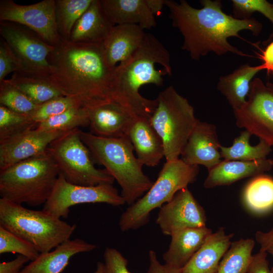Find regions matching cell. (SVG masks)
Instances as JSON below:
<instances>
[{
    "label": "cell",
    "instance_id": "cell-10",
    "mask_svg": "<svg viewBox=\"0 0 273 273\" xmlns=\"http://www.w3.org/2000/svg\"><path fill=\"white\" fill-rule=\"evenodd\" d=\"M0 34L20 61L24 75L47 77L52 73L48 61L54 47L19 24L2 21Z\"/></svg>",
    "mask_w": 273,
    "mask_h": 273
},
{
    "label": "cell",
    "instance_id": "cell-12",
    "mask_svg": "<svg viewBox=\"0 0 273 273\" xmlns=\"http://www.w3.org/2000/svg\"><path fill=\"white\" fill-rule=\"evenodd\" d=\"M236 125L273 148V84L255 78L245 104L233 110Z\"/></svg>",
    "mask_w": 273,
    "mask_h": 273
},
{
    "label": "cell",
    "instance_id": "cell-21",
    "mask_svg": "<svg viewBox=\"0 0 273 273\" xmlns=\"http://www.w3.org/2000/svg\"><path fill=\"white\" fill-rule=\"evenodd\" d=\"M97 245L82 239H68L54 250L40 253L38 257L24 267L20 273H61L70 258L78 253L87 252Z\"/></svg>",
    "mask_w": 273,
    "mask_h": 273
},
{
    "label": "cell",
    "instance_id": "cell-45",
    "mask_svg": "<svg viewBox=\"0 0 273 273\" xmlns=\"http://www.w3.org/2000/svg\"><path fill=\"white\" fill-rule=\"evenodd\" d=\"M147 4L155 16L160 14V12L165 5V0H146Z\"/></svg>",
    "mask_w": 273,
    "mask_h": 273
},
{
    "label": "cell",
    "instance_id": "cell-3",
    "mask_svg": "<svg viewBox=\"0 0 273 273\" xmlns=\"http://www.w3.org/2000/svg\"><path fill=\"white\" fill-rule=\"evenodd\" d=\"M165 75H172L169 53L153 34L146 33L134 53L115 67L112 99L134 115L150 119L156 108L157 100L143 97L139 89L147 84L162 85Z\"/></svg>",
    "mask_w": 273,
    "mask_h": 273
},
{
    "label": "cell",
    "instance_id": "cell-8",
    "mask_svg": "<svg viewBox=\"0 0 273 273\" xmlns=\"http://www.w3.org/2000/svg\"><path fill=\"white\" fill-rule=\"evenodd\" d=\"M150 122L161 138L167 161L179 159L197 121L194 107L172 85L159 93Z\"/></svg>",
    "mask_w": 273,
    "mask_h": 273
},
{
    "label": "cell",
    "instance_id": "cell-7",
    "mask_svg": "<svg viewBox=\"0 0 273 273\" xmlns=\"http://www.w3.org/2000/svg\"><path fill=\"white\" fill-rule=\"evenodd\" d=\"M199 166L189 165L181 159L166 161L149 190L121 215L119 226L122 232L134 230L149 221L151 212L169 202L179 190L193 183Z\"/></svg>",
    "mask_w": 273,
    "mask_h": 273
},
{
    "label": "cell",
    "instance_id": "cell-25",
    "mask_svg": "<svg viewBox=\"0 0 273 273\" xmlns=\"http://www.w3.org/2000/svg\"><path fill=\"white\" fill-rule=\"evenodd\" d=\"M112 26L102 9L100 0H93L75 24L70 41L77 43H101Z\"/></svg>",
    "mask_w": 273,
    "mask_h": 273
},
{
    "label": "cell",
    "instance_id": "cell-9",
    "mask_svg": "<svg viewBox=\"0 0 273 273\" xmlns=\"http://www.w3.org/2000/svg\"><path fill=\"white\" fill-rule=\"evenodd\" d=\"M76 128L53 141L47 150L54 158L60 173L70 183L85 186L113 184L114 178L104 169L96 168L90 152Z\"/></svg>",
    "mask_w": 273,
    "mask_h": 273
},
{
    "label": "cell",
    "instance_id": "cell-24",
    "mask_svg": "<svg viewBox=\"0 0 273 273\" xmlns=\"http://www.w3.org/2000/svg\"><path fill=\"white\" fill-rule=\"evenodd\" d=\"M212 233L206 226L187 228L174 233L171 236L168 249L162 255L165 263L181 269Z\"/></svg>",
    "mask_w": 273,
    "mask_h": 273
},
{
    "label": "cell",
    "instance_id": "cell-29",
    "mask_svg": "<svg viewBox=\"0 0 273 273\" xmlns=\"http://www.w3.org/2000/svg\"><path fill=\"white\" fill-rule=\"evenodd\" d=\"M252 134L247 130L241 131L230 147L220 148L221 158L224 160L254 161L266 158L272 151L271 147L264 141L259 139V142L254 146L249 143Z\"/></svg>",
    "mask_w": 273,
    "mask_h": 273
},
{
    "label": "cell",
    "instance_id": "cell-42",
    "mask_svg": "<svg viewBox=\"0 0 273 273\" xmlns=\"http://www.w3.org/2000/svg\"><path fill=\"white\" fill-rule=\"evenodd\" d=\"M30 261L27 257L19 254L13 260L0 263V273H20L23 265Z\"/></svg>",
    "mask_w": 273,
    "mask_h": 273
},
{
    "label": "cell",
    "instance_id": "cell-2",
    "mask_svg": "<svg viewBox=\"0 0 273 273\" xmlns=\"http://www.w3.org/2000/svg\"><path fill=\"white\" fill-rule=\"evenodd\" d=\"M48 61L52 73L47 78L65 96L76 99L87 108L113 101L111 83L114 68L108 65L101 43L61 40Z\"/></svg>",
    "mask_w": 273,
    "mask_h": 273
},
{
    "label": "cell",
    "instance_id": "cell-34",
    "mask_svg": "<svg viewBox=\"0 0 273 273\" xmlns=\"http://www.w3.org/2000/svg\"><path fill=\"white\" fill-rule=\"evenodd\" d=\"M0 105L16 112L30 115L39 105L32 102L9 79L0 82Z\"/></svg>",
    "mask_w": 273,
    "mask_h": 273
},
{
    "label": "cell",
    "instance_id": "cell-20",
    "mask_svg": "<svg viewBox=\"0 0 273 273\" xmlns=\"http://www.w3.org/2000/svg\"><path fill=\"white\" fill-rule=\"evenodd\" d=\"M272 166L273 159L266 158L250 161L221 160L208 171L203 185L206 189L229 186L245 178L263 174Z\"/></svg>",
    "mask_w": 273,
    "mask_h": 273
},
{
    "label": "cell",
    "instance_id": "cell-13",
    "mask_svg": "<svg viewBox=\"0 0 273 273\" xmlns=\"http://www.w3.org/2000/svg\"><path fill=\"white\" fill-rule=\"evenodd\" d=\"M55 0L21 5L12 0L0 1V21L22 25L47 43L55 46L62 40L56 22Z\"/></svg>",
    "mask_w": 273,
    "mask_h": 273
},
{
    "label": "cell",
    "instance_id": "cell-46",
    "mask_svg": "<svg viewBox=\"0 0 273 273\" xmlns=\"http://www.w3.org/2000/svg\"><path fill=\"white\" fill-rule=\"evenodd\" d=\"M104 263L102 262H98L97 264V268L94 273H103V272Z\"/></svg>",
    "mask_w": 273,
    "mask_h": 273
},
{
    "label": "cell",
    "instance_id": "cell-18",
    "mask_svg": "<svg viewBox=\"0 0 273 273\" xmlns=\"http://www.w3.org/2000/svg\"><path fill=\"white\" fill-rule=\"evenodd\" d=\"M146 32L139 25L113 26L102 42L106 60L110 67L128 60L142 44Z\"/></svg>",
    "mask_w": 273,
    "mask_h": 273
},
{
    "label": "cell",
    "instance_id": "cell-22",
    "mask_svg": "<svg viewBox=\"0 0 273 273\" xmlns=\"http://www.w3.org/2000/svg\"><path fill=\"white\" fill-rule=\"evenodd\" d=\"M234 234H226L219 228L206 239L181 273H217L221 259L231 246Z\"/></svg>",
    "mask_w": 273,
    "mask_h": 273
},
{
    "label": "cell",
    "instance_id": "cell-14",
    "mask_svg": "<svg viewBox=\"0 0 273 273\" xmlns=\"http://www.w3.org/2000/svg\"><path fill=\"white\" fill-rule=\"evenodd\" d=\"M156 223L163 235L171 236L183 229L206 226V216L203 207L186 188L159 208Z\"/></svg>",
    "mask_w": 273,
    "mask_h": 273
},
{
    "label": "cell",
    "instance_id": "cell-44",
    "mask_svg": "<svg viewBox=\"0 0 273 273\" xmlns=\"http://www.w3.org/2000/svg\"><path fill=\"white\" fill-rule=\"evenodd\" d=\"M260 56L263 62L260 65L261 69L266 70L268 72H273V41L267 44Z\"/></svg>",
    "mask_w": 273,
    "mask_h": 273
},
{
    "label": "cell",
    "instance_id": "cell-43",
    "mask_svg": "<svg viewBox=\"0 0 273 273\" xmlns=\"http://www.w3.org/2000/svg\"><path fill=\"white\" fill-rule=\"evenodd\" d=\"M255 240L260 245V250L270 253L273 258V228L267 232L257 231L255 233ZM271 271L273 273V265Z\"/></svg>",
    "mask_w": 273,
    "mask_h": 273
},
{
    "label": "cell",
    "instance_id": "cell-27",
    "mask_svg": "<svg viewBox=\"0 0 273 273\" xmlns=\"http://www.w3.org/2000/svg\"><path fill=\"white\" fill-rule=\"evenodd\" d=\"M9 80L37 105L58 97L65 96L47 77H34L15 72Z\"/></svg>",
    "mask_w": 273,
    "mask_h": 273
},
{
    "label": "cell",
    "instance_id": "cell-15",
    "mask_svg": "<svg viewBox=\"0 0 273 273\" xmlns=\"http://www.w3.org/2000/svg\"><path fill=\"white\" fill-rule=\"evenodd\" d=\"M64 132L35 128L0 142V171L44 152L49 145Z\"/></svg>",
    "mask_w": 273,
    "mask_h": 273
},
{
    "label": "cell",
    "instance_id": "cell-33",
    "mask_svg": "<svg viewBox=\"0 0 273 273\" xmlns=\"http://www.w3.org/2000/svg\"><path fill=\"white\" fill-rule=\"evenodd\" d=\"M36 126L29 115L16 112L0 105V142L35 128Z\"/></svg>",
    "mask_w": 273,
    "mask_h": 273
},
{
    "label": "cell",
    "instance_id": "cell-26",
    "mask_svg": "<svg viewBox=\"0 0 273 273\" xmlns=\"http://www.w3.org/2000/svg\"><path fill=\"white\" fill-rule=\"evenodd\" d=\"M262 70L260 65H241L233 72L219 77L217 89L225 98L233 110L240 109L245 103L250 84L254 77Z\"/></svg>",
    "mask_w": 273,
    "mask_h": 273
},
{
    "label": "cell",
    "instance_id": "cell-1",
    "mask_svg": "<svg viewBox=\"0 0 273 273\" xmlns=\"http://www.w3.org/2000/svg\"><path fill=\"white\" fill-rule=\"evenodd\" d=\"M200 3L202 8L196 9L185 0H165L172 24L184 38L181 49L196 61L209 53L218 56L233 53L247 56L228 39L241 38L239 32L243 30L258 36L262 30V23L254 18L240 20L226 14L222 10L221 1L201 0Z\"/></svg>",
    "mask_w": 273,
    "mask_h": 273
},
{
    "label": "cell",
    "instance_id": "cell-38",
    "mask_svg": "<svg viewBox=\"0 0 273 273\" xmlns=\"http://www.w3.org/2000/svg\"><path fill=\"white\" fill-rule=\"evenodd\" d=\"M11 72L22 73L23 68L11 47L2 38L0 42V82Z\"/></svg>",
    "mask_w": 273,
    "mask_h": 273
},
{
    "label": "cell",
    "instance_id": "cell-23",
    "mask_svg": "<svg viewBox=\"0 0 273 273\" xmlns=\"http://www.w3.org/2000/svg\"><path fill=\"white\" fill-rule=\"evenodd\" d=\"M102 9L113 25L135 24L143 29L155 27V16L146 0H100Z\"/></svg>",
    "mask_w": 273,
    "mask_h": 273
},
{
    "label": "cell",
    "instance_id": "cell-16",
    "mask_svg": "<svg viewBox=\"0 0 273 273\" xmlns=\"http://www.w3.org/2000/svg\"><path fill=\"white\" fill-rule=\"evenodd\" d=\"M215 125L198 120L181 153V159L189 165H203L208 171L221 161Z\"/></svg>",
    "mask_w": 273,
    "mask_h": 273
},
{
    "label": "cell",
    "instance_id": "cell-30",
    "mask_svg": "<svg viewBox=\"0 0 273 273\" xmlns=\"http://www.w3.org/2000/svg\"><path fill=\"white\" fill-rule=\"evenodd\" d=\"M255 245L253 239H241L231 243L219 263L217 273H247Z\"/></svg>",
    "mask_w": 273,
    "mask_h": 273
},
{
    "label": "cell",
    "instance_id": "cell-4",
    "mask_svg": "<svg viewBox=\"0 0 273 273\" xmlns=\"http://www.w3.org/2000/svg\"><path fill=\"white\" fill-rule=\"evenodd\" d=\"M80 137L98 164L103 165L121 187V196L128 206L136 202L153 182L143 171L127 136L104 138L80 130Z\"/></svg>",
    "mask_w": 273,
    "mask_h": 273
},
{
    "label": "cell",
    "instance_id": "cell-36",
    "mask_svg": "<svg viewBox=\"0 0 273 273\" xmlns=\"http://www.w3.org/2000/svg\"><path fill=\"white\" fill-rule=\"evenodd\" d=\"M9 252L24 255L31 261L40 254L33 244L0 226V254Z\"/></svg>",
    "mask_w": 273,
    "mask_h": 273
},
{
    "label": "cell",
    "instance_id": "cell-40",
    "mask_svg": "<svg viewBox=\"0 0 273 273\" xmlns=\"http://www.w3.org/2000/svg\"><path fill=\"white\" fill-rule=\"evenodd\" d=\"M149 266L147 273H181V269L161 264L158 260L156 252L150 250L149 252Z\"/></svg>",
    "mask_w": 273,
    "mask_h": 273
},
{
    "label": "cell",
    "instance_id": "cell-39",
    "mask_svg": "<svg viewBox=\"0 0 273 273\" xmlns=\"http://www.w3.org/2000/svg\"><path fill=\"white\" fill-rule=\"evenodd\" d=\"M104 258L103 273H131L127 268L128 260L117 249L107 247Z\"/></svg>",
    "mask_w": 273,
    "mask_h": 273
},
{
    "label": "cell",
    "instance_id": "cell-5",
    "mask_svg": "<svg viewBox=\"0 0 273 273\" xmlns=\"http://www.w3.org/2000/svg\"><path fill=\"white\" fill-rule=\"evenodd\" d=\"M60 174L54 158L47 150L0 171L1 197L21 205L44 204Z\"/></svg>",
    "mask_w": 273,
    "mask_h": 273
},
{
    "label": "cell",
    "instance_id": "cell-37",
    "mask_svg": "<svg viewBox=\"0 0 273 273\" xmlns=\"http://www.w3.org/2000/svg\"><path fill=\"white\" fill-rule=\"evenodd\" d=\"M79 106H82L81 103L74 98L69 96L58 97L39 105L29 116L37 125L71 108Z\"/></svg>",
    "mask_w": 273,
    "mask_h": 273
},
{
    "label": "cell",
    "instance_id": "cell-32",
    "mask_svg": "<svg viewBox=\"0 0 273 273\" xmlns=\"http://www.w3.org/2000/svg\"><path fill=\"white\" fill-rule=\"evenodd\" d=\"M89 125L87 109L79 106L38 123L37 129L46 131L67 132L80 126Z\"/></svg>",
    "mask_w": 273,
    "mask_h": 273
},
{
    "label": "cell",
    "instance_id": "cell-35",
    "mask_svg": "<svg viewBox=\"0 0 273 273\" xmlns=\"http://www.w3.org/2000/svg\"><path fill=\"white\" fill-rule=\"evenodd\" d=\"M233 17L243 20L251 18L254 12H259L267 18L273 27V4L265 0H232ZM273 38V29L264 44H267Z\"/></svg>",
    "mask_w": 273,
    "mask_h": 273
},
{
    "label": "cell",
    "instance_id": "cell-17",
    "mask_svg": "<svg viewBox=\"0 0 273 273\" xmlns=\"http://www.w3.org/2000/svg\"><path fill=\"white\" fill-rule=\"evenodd\" d=\"M87 109L90 132L101 137L126 136L131 123L139 117L114 101Z\"/></svg>",
    "mask_w": 273,
    "mask_h": 273
},
{
    "label": "cell",
    "instance_id": "cell-19",
    "mask_svg": "<svg viewBox=\"0 0 273 273\" xmlns=\"http://www.w3.org/2000/svg\"><path fill=\"white\" fill-rule=\"evenodd\" d=\"M136 158L143 165L154 167L164 157L162 140L152 126L150 119L136 117L127 132Z\"/></svg>",
    "mask_w": 273,
    "mask_h": 273
},
{
    "label": "cell",
    "instance_id": "cell-41",
    "mask_svg": "<svg viewBox=\"0 0 273 273\" xmlns=\"http://www.w3.org/2000/svg\"><path fill=\"white\" fill-rule=\"evenodd\" d=\"M266 256L267 253L260 250L253 255L247 273H272L269 268Z\"/></svg>",
    "mask_w": 273,
    "mask_h": 273
},
{
    "label": "cell",
    "instance_id": "cell-6",
    "mask_svg": "<svg viewBox=\"0 0 273 273\" xmlns=\"http://www.w3.org/2000/svg\"><path fill=\"white\" fill-rule=\"evenodd\" d=\"M0 226L33 244L40 253L69 239L76 227L43 210L28 209L2 198Z\"/></svg>",
    "mask_w": 273,
    "mask_h": 273
},
{
    "label": "cell",
    "instance_id": "cell-28",
    "mask_svg": "<svg viewBox=\"0 0 273 273\" xmlns=\"http://www.w3.org/2000/svg\"><path fill=\"white\" fill-rule=\"evenodd\" d=\"M246 206L252 212L262 214L273 209V178L261 174L247 185L243 194Z\"/></svg>",
    "mask_w": 273,
    "mask_h": 273
},
{
    "label": "cell",
    "instance_id": "cell-11",
    "mask_svg": "<svg viewBox=\"0 0 273 273\" xmlns=\"http://www.w3.org/2000/svg\"><path fill=\"white\" fill-rule=\"evenodd\" d=\"M100 203L113 206H120L126 203L112 184L94 186L75 185L68 181L60 173L42 210L58 218H67L69 208L73 206Z\"/></svg>",
    "mask_w": 273,
    "mask_h": 273
},
{
    "label": "cell",
    "instance_id": "cell-31",
    "mask_svg": "<svg viewBox=\"0 0 273 273\" xmlns=\"http://www.w3.org/2000/svg\"><path fill=\"white\" fill-rule=\"evenodd\" d=\"M93 0H55L56 22L62 39L70 40L72 29Z\"/></svg>",
    "mask_w": 273,
    "mask_h": 273
}]
</instances>
